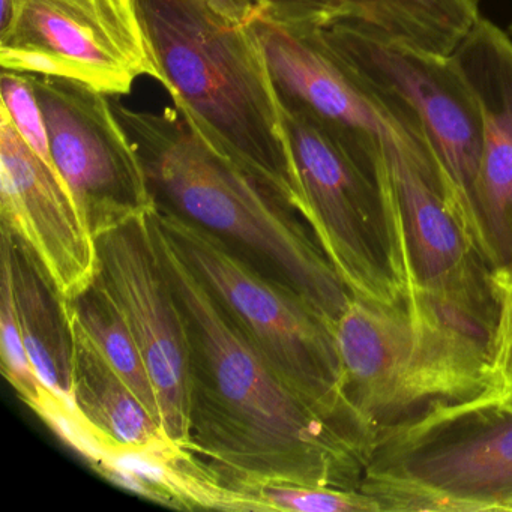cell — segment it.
<instances>
[{
    "mask_svg": "<svg viewBox=\"0 0 512 512\" xmlns=\"http://www.w3.org/2000/svg\"><path fill=\"white\" fill-rule=\"evenodd\" d=\"M155 247L187 319L193 356L185 451L254 511L268 484L361 490L367 458L302 400L148 214Z\"/></svg>",
    "mask_w": 512,
    "mask_h": 512,
    "instance_id": "obj_1",
    "label": "cell"
},
{
    "mask_svg": "<svg viewBox=\"0 0 512 512\" xmlns=\"http://www.w3.org/2000/svg\"><path fill=\"white\" fill-rule=\"evenodd\" d=\"M134 4L176 110L215 152L295 211L283 107L253 28L227 19L209 0Z\"/></svg>",
    "mask_w": 512,
    "mask_h": 512,
    "instance_id": "obj_2",
    "label": "cell"
},
{
    "mask_svg": "<svg viewBox=\"0 0 512 512\" xmlns=\"http://www.w3.org/2000/svg\"><path fill=\"white\" fill-rule=\"evenodd\" d=\"M112 106L160 205L266 263L337 325L352 293L290 206L215 152L178 110Z\"/></svg>",
    "mask_w": 512,
    "mask_h": 512,
    "instance_id": "obj_3",
    "label": "cell"
},
{
    "mask_svg": "<svg viewBox=\"0 0 512 512\" xmlns=\"http://www.w3.org/2000/svg\"><path fill=\"white\" fill-rule=\"evenodd\" d=\"M335 335L344 397L374 442L436 404L491 391L490 341L421 302L352 296Z\"/></svg>",
    "mask_w": 512,
    "mask_h": 512,
    "instance_id": "obj_4",
    "label": "cell"
},
{
    "mask_svg": "<svg viewBox=\"0 0 512 512\" xmlns=\"http://www.w3.org/2000/svg\"><path fill=\"white\" fill-rule=\"evenodd\" d=\"M361 491L382 512L512 511V398L488 391L386 428Z\"/></svg>",
    "mask_w": 512,
    "mask_h": 512,
    "instance_id": "obj_5",
    "label": "cell"
},
{
    "mask_svg": "<svg viewBox=\"0 0 512 512\" xmlns=\"http://www.w3.org/2000/svg\"><path fill=\"white\" fill-rule=\"evenodd\" d=\"M152 215L281 379L368 458L374 440L344 397L335 326L295 287L260 272L220 236L158 202Z\"/></svg>",
    "mask_w": 512,
    "mask_h": 512,
    "instance_id": "obj_6",
    "label": "cell"
},
{
    "mask_svg": "<svg viewBox=\"0 0 512 512\" xmlns=\"http://www.w3.org/2000/svg\"><path fill=\"white\" fill-rule=\"evenodd\" d=\"M283 116L298 184L295 211L352 296L406 305L409 281L388 173L356 160L307 113L283 107Z\"/></svg>",
    "mask_w": 512,
    "mask_h": 512,
    "instance_id": "obj_7",
    "label": "cell"
},
{
    "mask_svg": "<svg viewBox=\"0 0 512 512\" xmlns=\"http://www.w3.org/2000/svg\"><path fill=\"white\" fill-rule=\"evenodd\" d=\"M385 160L409 281L407 302H424L491 341L499 310L496 281L439 161L422 137L400 127L386 137Z\"/></svg>",
    "mask_w": 512,
    "mask_h": 512,
    "instance_id": "obj_8",
    "label": "cell"
},
{
    "mask_svg": "<svg viewBox=\"0 0 512 512\" xmlns=\"http://www.w3.org/2000/svg\"><path fill=\"white\" fill-rule=\"evenodd\" d=\"M317 31L394 124L428 143L463 212L481 160L484 118L451 56L413 49L346 20Z\"/></svg>",
    "mask_w": 512,
    "mask_h": 512,
    "instance_id": "obj_9",
    "label": "cell"
},
{
    "mask_svg": "<svg viewBox=\"0 0 512 512\" xmlns=\"http://www.w3.org/2000/svg\"><path fill=\"white\" fill-rule=\"evenodd\" d=\"M2 70L62 77L110 95L164 77L134 0H17L0 28Z\"/></svg>",
    "mask_w": 512,
    "mask_h": 512,
    "instance_id": "obj_10",
    "label": "cell"
},
{
    "mask_svg": "<svg viewBox=\"0 0 512 512\" xmlns=\"http://www.w3.org/2000/svg\"><path fill=\"white\" fill-rule=\"evenodd\" d=\"M56 169L92 235L157 206L142 158L112 98L85 83L31 76Z\"/></svg>",
    "mask_w": 512,
    "mask_h": 512,
    "instance_id": "obj_11",
    "label": "cell"
},
{
    "mask_svg": "<svg viewBox=\"0 0 512 512\" xmlns=\"http://www.w3.org/2000/svg\"><path fill=\"white\" fill-rule=\"evenodd\" d=\"M95 244V280L112 296L136 338L157 392L164 433L185 451L193 398L190 332L155 247L148 214L103 230Z\"/></svg>",
    "mask_w": 512,
    "mask_h": 512,
    "instance_id": "obj_12",
    "label": "cell"
},
{
    "mask_svg": "<svg viewBox=\"0 0 512 512\" xmlns=\"http://www.w3.org/2000/svg\"><path fill=\"white\" fill-rule=\"evenodd\" d=\"M251 28L281 106L307 113L356 160L386 170L385 140L395 124L317 28L283 25L266 16Z\"/></svg>",
    "mask_w": 512,
    "mask_h": 512,
    "instance_id": "obj_13",
    "label": "cell"
},
{
    "mask_svg": "<svg viewBox=\"0 0 512 512\" xmlns=\"http://www.w3.org/2000/svg\"><path fill=\"white\" fill-rule=\"evenodd\" d=\"M0 215L2 227L37 260L64 301L97 277L94 235L62 176L50 169L0 110Z\"/></svg>",
    "mask_w": 512,
    "mask_h": 512,
    "instance_id": "obj_14",
    "label": "cell"
},
{
    "mask_svg": "<svg viewBox=\"0 0 512 512\" xmlns=\"http://www.w3.org/2000/svg\"><path fill=\"white\" fill-rule=\"evenodd\" d=\"M478 98L484 145L463 203L467 229L494 277L512 275V40L479 19L451 55Z\"/></svg>",
    "mask_w": 512,
    "mask_h": 512,
    "instance_id": "obj_15",
    "label": "cell"
},
{
    "mask_svg": "<svg viewBox=\"0 0 512 512\" xmlns=\"http://www.w3.org/2000/svg\"><path fill=\"white\" fill-rule=\"evenodd\" d=\"M2 259L8 263L23 340L41 385L70 406L73 337L65 301L31 253L2 227Z\"/></svg>",
    "mask_w": 512,
    "mask_h": 512,
    "instance_id": "obj_16",
    "label": "cell"
},
{
    "mask_svg": "<svg viewBox=\"0 0 512 512\" xmlns=\"http://www.w3.org/2000/svg\"><path fill=\"white\" fill-rule=\"evenodd\" d=\"M67 316L73 337L74 397L95 430L112 446L173 443L160 421L89 340L77 320L68 311Z\"/></svg>",
    "mask_w": 512,
    "mask_h": 512,
    "instance_id": "obj_17",
    "label": "cell"
},
{
    "mask_svg": "<svg viewBox=\"0 0 512 512\" xmlns=\"http://www.w3.org/2000/svg\"><path fill=\"white\" fill-rule=\"evenodd\" d=\"M65 308L161 424L157 392L142 352L124 314L109 292L95 280L85 292L65 301Z\"/></svg>",
    "mask_w": 512,
    "mask_h": 512,
    "instance_id": "obj_18",
    "label": "cell"
},
{
    "mask_svg": "<svg viewBox=\"0 0 512 512\" xmlns=\"http://www.w3.org/2000/svg\"><path fill=\"white\" fill-rule=\"evenodd\" d=\"M0 350L2 371L26 406L31 407L43 397L46 388L35 374L23 340L14 299L13 280L8 263L2 259L0 272Z\"/></svg>",
    "mask_w": 512,
    "mask_h": 512,
    "instance_id": "obj_19",
    "label": "cell"
},
{
    "mask_svg": "<svg viewBox=\"0 0 512 512\" xmlns=\"http://www.w3.org/2000/svg\"><path fill=\"white\" fill-rule=\"evenodd\" d=\"M254 511L382 512L379 503L361 490L268 484L251 494Z\"/></svg>",
    "mask_w": 512,
    "mask_h": 512,
    "instance_id": "obj_20",
    "label": "cell"
},
{
    "mask_svg": "<svg viewBox=\"0 0 512 512\" xmlns=\"http://www.w3.org/2000/svg\"><path fill=\"white\" fill-rule=\"evenodd\" d=\"M31 409L49 425L50 430L70 446L89 466L97 467L109 454L110 443L95 430L79 407L70 406L52 392H44L43 397L32 404Z\"/></svg>",
    "mask_w": 512,
    "mask_h": 512,
    "instance_id": "obj_21",
    "label": "cell"
},
{
    "mask_svg": "<svg viewBox=\"0 0 512 512\" xmlns=\"http://www.w3.org/2000/svg\"><path fill=\"white\" fill-rule=\"evenodd\" d=\"M497 320L490 341L491 391L512 398V275L494 277Z\"/></svg>",
    "mask_w": 512,
    "mask_h": 512,
    "instance_id": "obj_22",
    "label": "cell"
},
{
    "mask_svg": "<svg viewBox=\"0 0 512 512\" xmlns=\"http://www.w3.org/2000/svg\"><path fill=\"white\" fill-rule=\"evenodd\" d=\"M266 17L289 26L319 28L343 16L347 0H265Z\"/></svg>",
    "mask_w": 512,
    "mask_h": 512,
    "instance_id": "obj_23",
    "label": "cell"
},
{
    "mask_svg": "<svg viewBox=\"0 0 512 512\" xmlns=\"http://www.w3.org/2000/svg\"><path fill=\"white\" fill-rule=\"evenodd\" d=\"M227 19L251 26L266 14L265 0H209Z\"/></svg>",
    "mask_w": 512,
    "mask_h": 512,
    "instance_id": "obj_24",
    "label": "cell"
},
{
    "mask_svg": "<svg viewBox=\"0 0 512 512\" xmlns=\"http://www.w3.org/2000/svg\"><path fill=\"white\" fill-rule=\"evenodd\" d=\"M16 5L17 0H0V28L7 25Z\"/></svg>",
    "mask_w": 512,
    "mask_h": 512,
    "instance_id": "obj_25",
    "label": "cell"
},
{
    "mask_svg": "<svg viewBox=\"0 0 512 512\" xmlns=\"http://www.w3.org/2000/svg\"><path fill=\"white\" fill-rule=\"evenodd\" d=\"M511 35H512V26H511Z\"/></svg>",
    "mask_w": 512,
    "mask_h": 512,
    "instance_id": "obj_26",
    "label": "cell"
}]
</instances>
